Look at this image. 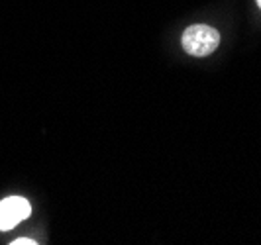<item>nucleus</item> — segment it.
I'll use <instances>...</instances> for the list:
<instances>
[{
	"label": "nucleus",
	"instance_id": "nucleus-4",
	"mask_svg": "<svg viewBox=\"0 0 261 245\" xmlns=\"http://www.w3.org/2000/svg\"><path fill=\"white\" fill-rule=\"evenodd\" d=\"M255 2H257V6H259V8H261V0H255Z\"/></svg>",
	"mask_w": 261,
	"mask_h": 245
},
{
	"label": "nucleus",
	"instance_id": "nucleus-1",
	"mask_svg": "<svg viewBox=\"0 0 261 245\" xmlns=\"http://www.w3.org/2000/svg\"><path fill=\"white\" fill-rule=\"evenodd\" d=\"M183 49L193 57H206L214 53L220 45V34L218 30L206 24H193L183 32Z\"/></svg>",
	"mask_w": 261,
	"mask_h": 245
},
{
	"label": "nucleus",
	"instance_id": "nucleus-2",
	"mask_svg": "<svg viewBox=\"0 0 261 245\" xmlns=\"http://www.w3.org/2000/svg\"><path fill=\"white\" fill-rule=\"evenodd\" d=\"M32 214V206L24 196H8L0 202V232H8Z\"/></svg>",
	"mask_w": 261,
	"mask_h": 245
},
{
	"label": "nucleus",
	"instance_id": "nucleus-3",
	"mask_svg": "<svg viewBox=\"0 0 261 245\" xmlns=\"http://www.w3.org/2000/svg\"><path fill=\"white\" fill-rule=\"evenodd\" d=\"M36 245L38 241H34V239H26V237H20V239H16V241H12V245Z\"/></svg>",
	"mask_w": 261,
	"mask_h": 245
}]
</instances>
